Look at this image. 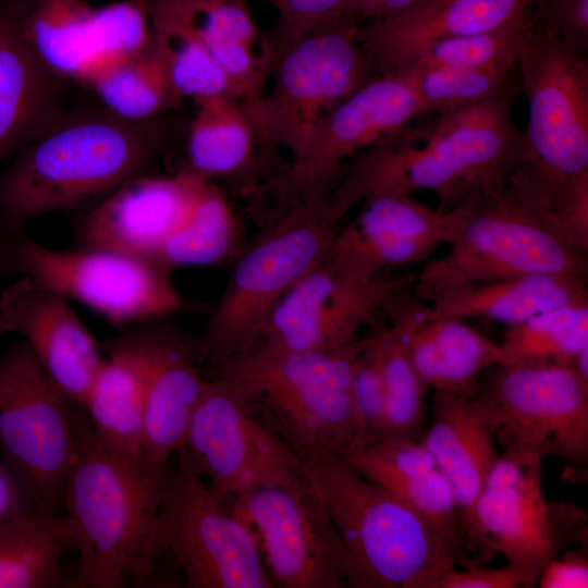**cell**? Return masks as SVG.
I'll list each match as a JSON object with an SVG mask.
<instances>
[{
  "label": "cell",
  "mask_w": 588,
  "mask_h": 588,
  "mask_svg": "<svg viewBox=\"0 0 588 588\" xmlns=\"http://www.w3.org/2000/svg\"><path fill=\"white\" fill-rule=\"evenodd\" d=\"M528 103L517 168L505 194L574 249L588 245V58L552 34L525 33L518 49Z\"/></svg>",
  "instance_id": "6da1fadb"
},
{
  "label": "cell",
  "mask_w": 588,
  "mask_h": 588,
  "mask_svg": "<svg viewBox=\"0 0 588 588\" xmlns=\"http://www.w3.org/2000/svg\"><path fill=\"white\" fill-rule=\"evenodd\" d=\"M150 548L188 588H273L258 542L228 497L169 466L160 485Z\"/></svg>",
  "instance_id": "8fae6325"
},
{
  "label": "cell",
  "mask_w": 588,
  "mask_h": 588,
  "mask_svg": "<svg viewBox=\"0 0 588 588\" xmlns=\"http://www.w3.org/2000/svg\"><path fill=\"white\" fill-rule=\"evenodd\" d=\"M466 216L449 250L426 262L413 291L534 274L587 278V257L504 192L465 198Z\"/></svg>",
  "instance_id": "7c38bea8"
},
{
  "label": "cell",
  "mask_w": 588,
  "mask_h": 588,
  "mask_svg": "<svg viewBox=\"0 0 588 588\" xmlns=\"http://www.w3.org/2000/svg\"><path fill=\"white\" fill-rule=\"evenodd\" d=\"M164 474L137 470L106 452L95 442L82 412L77 455L63 492V514L71 523L77 554L68 571L69 587L162 584L150 531Z\"/></svg>",
  "instance_id": "5b68a950"
},
{
  "label": "cell",
  "mask_w": 588,
  "mask_h": 588,
  "mask_svg": "<svg viewBox=\"0 0 588 588\" xmlns=\"http://www.w3.org/2000/svg\"><path fill=\"white\" fill-rule=\"evenodd\" d=\"M37 510L0 455V523Z\"/></svg>",
  "instance_id": "bcb514c9"
},
{
  "label": "cell",
  "mask_w": 588,
  "mask_h": 588,
  "mask_svg": "<svg viewBox=\"0 0 588 588\" xmlns=\"http://www.w3.org/2000/svg\"><path fill=\"white\" fill-rule=\"evenodd\" d=\"M530 26L529 10L498 29L430 41L405 54L390 73L431 69L516 68L520 41Z\"/></svg>",
  "instance_id": "8d00e7d4"
},
{
  "label": "cell",
  "mask_w": 588,
  "mask_h": 588,
  "mask_svg": "<svg viewBox=\"0 0 588 588\" xmlns=\"http://www.w3.org/2000/svg\"><path fill=\"white\" fill-rule=\"evenodd\" d=\"M408 275L372 271L330 246L272 310L259 342L294 352L333 351L389 316L412 286Z\"/></svg>",
  "instance_id": "2e32d148"
},
{
  "label": "cell",
  "mask_w": 588,
  "mask_h": 588,
  "mask_svg": "<svg viewBox=\"0 0 588 588\" xmlns=\"http://www.w3.org/2000/svg\"><path fill=\"white\" fill-rule=\"evenodd\" d=\"M93 11L86 0H44L24 13L23 29L29 46L61 79L83 84L100 65Z\"/></svg>",
  "instance_id": "1f68e13d"
},
{
  "label": "cell",
  "mask_w": 588,
  "mask_h": 588,
  "mask_svg": "<svg viewBox=\"0 0 588 588\" xmlns=\"http://www.w3.org/2000/svg\"><path fill=\"white\" fill-rule=\"evenodd\" d=\"M516 68L431 69L408 76L424 115L440 114L494 98L518 83Z\"/></svg>",
  "instance_id": "f35d334b"
},
{
  "label": "cell",
  "mask_w": 588,
  "mask_h": 588,
  "mask_svg": "<svg viewBox=\"0 0 588 588\" xmlns=\"http://www.w3.org/2000/svg\"><path fill=\"white\" fill-rule=\"evenodd\" d=\"M278 12L279 21L268 37L279 53L302 34L326 22L341 17L354 19L355 0H267Z\"/></svg>",
  "instance_id": "b9f144b4"
},
{
  "label": "cell",
  "mask_w": 588,
  "mask_h": 588,
  "mask_svg": "<svg viewBox=\"0 0 588 588\" xmlns=\"http://www.w3.org/2000/svg\"><path fill=\"white\" fill-rule=\"evenodd\" d=\"M537 584L540 588H587L588 554L587 539L576 549L564 550L541 571Z\"/></svg>",
  "instance_id": "ee69618b"
},
{
  "label": "cell",
  "mask_w": 588,
  "mask_h": 588,
  "mask_svg": "<svg viewBox=\"0 0 588 588\" xmlns=\"http://www.w3.org/2000/svg\"><path fill=\"white\" fill-rule=\"evenodd\" d=\"M7 1L14 3L27 11L44 0H7Z\"/></svg>",
  "instance_id": "c3c4849f"
},
{
  "label": "cell",
  "mask_w": 588,
  "mask_h": 588,
  "mask_svg": "<svg viewBox=\"0 0 588 588\" xmlns=\"http://www.w3.org/2000/svg\"><path fill=\"white\" fill-rule=\"evenodd\" d=\"M175 128L164 114L131 122L102 108L63 112L0 175V223L26 226L45 213L91 207L145 173Z\"/></svg>",
  "instance_id": "3957f363"
},
{
  "label": "cell",
  "mask_w": 588,
  "mask_h": 588,
  "mask_svg": "<svg viewBox=\"0 0 588 588\" xmlns=\"http://www.w3.org/2000/svg\"><path fill=\"white\" fill-rule=\"evenodd\" d=\"M430 0H355L354 15L359 23L399 15Z\"/></svg>",
  "instance_id": "7dc6e473"
},
{
  "label": "cell",
  "mask_w": 588,
  "mask_h": 588,
  "mask_svg": "<svg viewBox=\"0 0 588 588\" xmlns=\"http://www.w3.org/2000/svg\"><path fill=\"white\" fill-rule=\"evenodd\" d=\"M148 322L100 341L105 362L83 404L91 436L124 464L155 476L144 455Z\"/></svg>",
  "instance_id": "603a6c76"
},
{
  "label": "cell",
  "mask_w": 588,
  "mask_h": 588,
  "mask_svg": "<svg viewBox=\"0 0 588 588\" xmlns=\"http://www.w3.org/2000/svg\"><path fill=\"white\" fill-rule=\"evenodd\" d=\"M384 390V437L417 439L425 420L428 385L413 366L405 346L389 326L369 336ZM381 439V438H380Z\"/></svg>",
  "instance_id": "74e56055"
},
{
  "label": "cell",
  "mask_w": 588,
  "mask_h": 588,
  "mask_svg": "<svg viewBox=\"0 0 588 588\" xmlns=\"http://www.w3.org/2000/svg\"><path fill=\"white\" fill-rule=\"evenodd\" d=\"M150 1L195 33L225 76L233 98L248 102L265 91L275 51L256 25L246 0Z\"/></svg>",
  "instance_id": "83f0119b"
},
{
  "label": "cell",
  "mask_w": 588,
  "mask_h": 588,
  "mask_svg": "<svg viewBox=\"0 0 588 588\" xmlns=\"http://www.w3.org/2000/svg\"><path fill=\"white\" fill-rule=\"evenodd\" d=\"M102 109L131 122H144L182 107L151 41L144 50L99 66L84 83Z\"/></svg>",
  "instance_id": "d6a6232c"
},
{
  "label": "cell",
  "mask_w": 588,
  "mask_h": 588,
  "mask_svg": "<svg viewBox=\"0 0 588 588\" xmlns=\"http://www.w3.org/2000/svg\"><path fill=\"white\" fill-rule=\"evenodd\" d=\"M424 115L408 76L378 74L316 125L284 170L268 179L259 198L270 221L290 208L321 199L340 184L346 161Z\"/></svg>",
  "instance_id": "5bb4252c"
},
{
  "label": "cell",
  "mask_w": 588,
  "mask_h": 588,
  "mask_svg": "<svg viewBox=\"0 0 588 588\" xmlns=\"http://www.w3.org/2000/svg\"><path fill=\"white\" fill-rule=\"evenodd\" d=\"M524 587L520 574L510 565L488 568L469 565L463 571L452 569L440 583V588H517Z\"/></svg>",
  "instance_id": "f6af8a7d"
},
{
  "label": "cell",
  "mask_w": 588,
  "mask_h": 588,
  "mask_svg": "<svg viewBox=\"0 0 588 588\" xmlns=\"http://www.w3.org/2000/svg\"><path fill=\"white\" fill-rule=\"evenodd\" d=\"M93 26L99 66L135 54L151 41L146 0H122L94 7Z\"/></svg>",
  "instance_id": "ab89813d"
},
{
  "label": "cell",
  "mask_w": 588,
  "mask_h": 588,
  "mask_svg": "<svg viewBox=\"0 0 588 588\" xmlns=\"http://www.w3.org/2000/svg\"><path fill=\"white\" fill-rule=\"evenodd\" d=\"M0 277H26L121 331L193 308L158 262L105 248H51L24 225L0 223Z\"/></svg>",
  "instance_id": "ba28073f"
},
{
  "label": "cell",
  "mask_w": 588,
  "mask_h": 588,
  "mask_svg": "<svg viewBox=\"0 0 588 588\" xmlns=\"http://www.w3.org/2000/svg\"><path fill=\"white\" fill-rule=\"evenodd\" d=\"M277 587H350V556L321 501L302 478L230 498Z\"/></svg>",
  "instance_id": "ac0fdd59"
},
{
  "label": "cell",
  "mask_w": 588,
  "mask_h": 588,
  "mask_svg": "<svg viewBox=\"0 0 588 588\" xmlns=\"http://www.w3.org/2000/svg\"><path fill=\"white\" fill-rule=\"evenodd\" d=\"M475 400L502 446L530 449L574 465L588 462V380L572 365L499 366Z\"/></svg>",
  "instance_id": "e0dca14e"
},
{
  "label": "cell",
  "mask_w": 588,
  "mask_h": 588,
  "mask_svg": "<svg viewBox=\"0 0 588 588\" xmlns=\"http://www.w3.org/2000/svg\"><path fill=\"white\" fill-rule=\"evenodd\" d=\"M146 3L151 45L180 96L194 101L220 94L231 96L225 76L195 33L166 8L150 0Z\"/></svg>",
  "instance_id": "e575fe53"
},
{
  "label": "cell",
  "mask_w": 588,
  "mask_h": 588,
  "mask_svg": "<svg viewBox=\"0 0 588 588\" xmlns=\"http://www.w3.org/2000/svg\"><path fill=\"white\" fill-rule=\"evenodd\" d=\"M494 436L475 396L434 391L430 424L420 441L453 488L467 549L476 503L499 457Z\"/></svg>",
  "instance_id": "484cf974"
},
{
  "label": "cell",
  "mask_w": 588,
  "mask_h": 588,
  "mask_svg": "<svg viewBox=\"0 0 588 588\" xmlns=\"http://www.w3.org/2000/svg\"><path fill=\"white\" fill-rule=\"evenodd\" d=\"M388 317L416 371L434 391L474 397L479 393V372L506 364L499 343L465 320L438 314L414 291L405 293Z\"/></svg>",
  "instance_id": "7402d4cb"
},
{
  "label": "cell",
  "mask_w": 588,
  "mask_h": 588,
  "mask_svg": "<svg viewBox=\"0 0 588 588\" xmlns=\"http://www.w3.org/2000/svg\"><path fill=\"white\" fill-rule=\"evenodd\" d=\"M367 338L333 351L294 352L258 342L203 370L225 379L299 456L357 445L352 378Z\"/></svg>",
  "instance_id": "8992f818"
},
{
  "label": "cell",
  "mask_w": 588,
  "mask_h": 588,
  "mask_svg": "<svg viewBox=\"0 0 588 588\" xmlns=\"http://www.w3.org/2000/svg\"><path fill=\"white\" fill-rule=\"evenodd\" d=\"M177 466L228 498L298 481L299 454L229 381L206 377Z\"/></svg>",
  "instance_id": "9a60e30c"
},
{
  "label": "cell",
  "mask_w": 588,
  "mask_h": 588,
  "mask_svg": "<svg viewBox=\"0 0 588 588\" xmlns=\"http://www.w3.org/2000/svg\"><path fill=\"white\" fill-rule=\"evenodd\" d=\"M237 237L238 224L229 199L207 181L157 261L169 270L219 265L231 256Z\"/></svg>",
  "instance_id": "836d02e7"
},
{
  "label": "cell",
  "mask_w": 588,
  "mask_h": 588,
  "mask_svg": "<svg viewBox=\"0 0 588 588\" xmlns=\"http://www.w3.org/2000/svg\"><path fill=\"white\" fill-rule=\"evenodd\" d=\"M531 28L555 35L574 54H588V0H532Z\"/></svg>",
  "instance_id": "7bdbcfd3"
},
{
  "label": "cell",
  "mask_w": 588,
  "mask_h": 588,
  "mask_svg": "<svg viewBox=\"0 0 588 588\" xmlns=\"http://www.w3.org/2000/svg\"><path fill=\"white\" fill-rule=\"evenodd\" d=\"M352 402L358 429V441L354 449L382 438L385 413L384 390L369 338L354 366Z\"/></svg>",
  "instance_id": "60d3db41"
},
{
  "label": "cell",
  "mask_w": 588,
  "mask_h": 588,
  "mask_svg": "<svg viewBox=\"0 0 588 588\" xmlns=\"http://www.w3.org/2000/svg\"><path fill=\"white\" fill-rule=\"evenodd\" d=\"M519 79L483 102L434 114L358 154L335 193L350 206L378 188L434 193L450 210L469 195L502 192L519 161L522 131L512 118Z\"/></svg>",
  "instance_id": "7a4b0ae2"
},
{
  "label": "cell",
  "mask_w": 588,
  "mask_h": 588,
  "mask_svg": "<svg viewBox=\"0 0 588 588\" xmlns=\"http://www.w3.org/2000/svg\"><path fill=\"white\" fill-rule=\"evenodd\" d=\"M17 333L54 383L79 407L105 353L69 301L26 277L0 295V336Z\"/></svg>",
  "instance_id": "ffe728a7"
},
{
  "label": "cell",
  "mask_w": 588,
  "mask_h": 588,
  "mask_svg": "<svg viewBox=\"0 0 588 588\" xmlns=\"http://www.w3.org/2000/svg\"><path fill=\"white\" fill-rule=\"evenodd\" d=\"M350 208L331 192L272 219L236 260L199 335V362L212 366L257 344L283 296L326 255Z\"/></svg>",
  "instance_id": "52a82bcc"
},
{
  "label": "cell",
  "mask_w": 588,
  "mask_h": 588,
  "mask_svg": "<svg viewBox=\"0 0 588 588\" xmlns=\"http://www.w3.org/2000/svg\"><path fill=\"white\" fill-rule=\"evenodd\" d=\"M74 551L65 514L29 511L0 523V588L69 587L62 565Z\"/></svg>",
  "instance_id": "f546056e"
},
{
  "label": "cell",
  "mask_w": 588,
  "mask_h": 588,
  "mask_svg": "<svg viewBox=\"0 0 588 588\" xmlns=\"http://www.w3.org/2000/svg\"><path fill=\"white\" fill-rule=\"evenodd\" d=\"M207 180L181 168L136 175L89 207L75 226L81 247L105 248L157 261ZM159 264V262H158Z\"/></svg>",
  "instance_id": "d6986e66"
},
{
  "label": "cell",
  "mask_w": 588,
  "mask_h": 588,
  "mask_svg": "<svg viewBox=\"0 0 588 588\" xmlns=\"http://www.w3.org/2000/svg\"><path fill=\"white\" fill-rule=\"evenodd\" d=\"M532 0H430L399 15L360 23L358 39L380 74L412 50L450 37L501 28L530 10Z\"/></svg>",
  "instance_id": "4316f807"
},
{
  "label": "cell",
  "mask_w": 588,
  "mask_h": 588,
  "mask_svg": "<svg viewBox=\"0 0 588 588\" xmlns=\"http://www.w3.org/2000/svg\"><path fill=\"white\" fill-rule=\"evenodd\" d=\"M194 102L183 168L211 182L253 174L258 147L242 102L228 94Z\"/></svg>",
  "instance_id": "4dcf8cb0"
},
{
  "label": "cell",
  "mask_w": 588,
  "mask_h": 588,
  "mask_svg": "<svg viewBox=\"0 0 588 588\" xmlns=\"http://www.w3.org/2000/svg\"><path fill=\"white\" fill-rule=\"evenodd\" d=\"M82 412L25 340L0 356V455L38 511L63 514Z\"/></svg>",
  "instance_id": "30bf717a"
},
{
  "label": "cell",
  "mask_w": 588,
  "mask_h": 588,
  "mask_svg": "<svg viewBox=\"0 0 588 588\" xmlns=\"http://www.w3.org/2000/svg\"><path fill=\"white\" fill-rule=\"evenodd\" d=\"M25 11L0 0V161L19 152L64 112L61 78L41 63L24 34Z\"/></svg>",
  "instance_id": "d4e9b609"
},
{
  "label": "cell",
  "mask_w": 588,
  "mask_h": 588,
  "mask_svg": "<svg viewBox=\"0 0 588 588\" xmlns=\"http://www.w3.org/2000/svg\"><path fill=\"white\" fill-rule=\"evenodd\" d=\"M302 476L350 556L353 588H440L463 553L399 495L331 450L301 456Z\"/></svg>",
  "instance_id": "277c9868"
},
{
  "label": "cell",
  "mask_w": 588,
  "mask_h": 588,
  "mask_svg": "<svg viewBox=\"0 0 588 588\" xmlns=\"http://www.w3.org/2000/svg\"><path fill=\"white\" fill-rule=\"evenodd\" d=\"M359 24L331 20L280 51L269 91L242 102L261 152L284 149L292 159L323 117L380 74L358 39Z\"/></svg>",
  "instance_id": "9c48e42d"
},
{
  "label": "cell",
  "mask_w": 588,
  "mask_h": 588,
  "mask_svg": "<svg viewBox=\"0 0 588 588\" xmlns=\"http://www.w3.org/2000/svg\"><path fill=\"white\" fill-rule=\"evenodd\" d=\"M416 296L440 315L509 326L556 306L588 302L586 278L560 274L452 283Z\"/></svg>",
  "instance_id": "f1b7e54d"
},
{
  "label": "cell",
  "mask_w": 588,
  "mask_h": 588,
  "mask_svg": "<svg viewBox=\"0 0 588 588\" xmlns=\"http://www.w3.org/2000/svg\"><path fill=\"white\" fill-rule=\"evenodd\" d=\"M537 452L504 445L476 503L470 547L499 553L534 587L543 567L587 539V515L576 504L547 502Z\"/></svg>",
  "instance_id": "4fadbf2b"
},
{
  "label": "cell",
  "mask_w": 588,
  "mask_h": 588,
  "mask_svg": "<svg viewBox=\"0 0 588 588\" xmlns=\"http://www.w3.org/2000/svg\"><path fill=\"white\" fill-rule=\"evenodd\" d=\"M499 345L506 364L573 366L578 353L588 346V302L556 306L509 326Z\"/></svg>",
  "instance_id": "d590c367"
},
{
  "label": "cell",
  "mask_w": 588,
  "mask_h": 588,
  "mask_svg": "<svg viewBox=\"0 0 588 588\" xmlns=\"http://www.w3.org/2000/svg\"><path fill=\"white\" fill-rule=\"evenodd\" d=\"M359 204L356 218L341 226L332 247L372 271L426 259L455 237L467 211L465 200L444 211L394 188L375 189Z\"/></svg>",
  "instance_id": "44dd1931"
},
{
  "label": "cell",
  "mask_w": 588,
  "mask_h": 588,
  "mask_svg": "<svg viewBox=\"0 0 588 588\" xmlns=\"http://www.w3.org/2000/svg\"><path fill=\"white\" fill-rule=\"evenodd\" d=\"M160 320L148 322L143 438L146 466L158 475L181 448L206 381L193 341Z\"/></svg>",
  "instance_id": "cb8c5ba5"
}]
</instances>
